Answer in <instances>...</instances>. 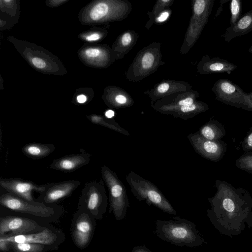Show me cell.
I'll use <instances>...</instances> for the list:
<instances>
[{"mask_svg": "<svg viewBox=\"0 0 252 252\" xmlns=\"http://www.w3.org/2000/svg\"><path fill=\"white\" fill-rule=\"evenodd\" d=\"M216 192L208 198V217L215 228L232 237L246 228H252V196L248 190L235 188L225 181L216 180Z\"/></svg>", "mask_w": 252, "mask_h": 252, "instance_id": "1", "label": "cell"}, {"mask_svg": "<svg viewBox=\"0 0 252 252\" xmlns=\"http://www.w3.org/2000/svg\"><path fill=\"white\" fill-rule=\"evenodd\" d=\"M173 219L156 220L155 233L158 237L180 247H195L206 243L203 235L193 222L178 216Z\"/></svg>", "mask_w": 252, "mask_h": 252, "instance_id": "2", "label": "cell"}, {"mask_svg": "<svg viewBox=\"0 0 252 252\" xmlns=\"http://www.w3.org/2000/svg\"><path fill=\"white\" fill-rule=\"evenodd\" d=\"M126 179L131 192L138 201H145L149 205L154 206L164 213L176 215L172 205L153 183L133 171L126 175Z\"/></svg>", "mask_w": 252, "mask_h": 252, "instance_id": "3", "label": "cell"}, {"mask_svg": "<svg viewBox=\"0 0 252 252\" xmlns=\"http://www.w3.org/2000/svg\"><path fill=\"white\" fill-rule=\"evenodd\" d=\"M101 175L108 190L109 211L116 220H121L125 218L129 206L125 186L117 175L105 165L101 167Z\"/></svg>", "mask_w": 252, "mask_h": 252, "instance_id": "4", "label": "cell"}, {"mask_svg": "<svg viewBox=\"0 0 252 252\" xmlns=\"http://www.w3.org/2000/svg\"><path fill=\"white\" fill-rule=\"evenodd\" d=\"M212 90L216 99L225 104L247 111H252V99L246 93L231 81L220 79L215 83Z\"/></svg>", "mask_w": 252, "mask_h": 252, "instance_id": "5", "label": "cell"}, {"mask_svg": "<svg viewBox=\"0 0 252 252\" xmlns=\"http://www.w3.org/2000/svg\"><path fill=\"white\" fill-rule=\"evenodd\" d=\"M105 183L91 181L85 183L80 197V204L87 211L96 217L105 213L108 204Z\"/></svg>", "mask_w": 252, "mask_h": 252, "instance_id": "6", "label": "cell"}, {"mask_svg": "<svg viewBox=\"0 0 252 252\" xmlns=\"http://www.w3.org/2000/svg\"><path fill=\"white\" fill-rule=\"evenodd\" d=\"M0 204L9 210L38 217H50L55 212L53 207L42 202L32 203L7 192L1 194Z\"/></svg>", "mask_w": 252, "mask_h": 252, "instance_id": "7", "label": "cell"}, {"mask_svg": "<svg viewBox=\"0 0 252 252\" xmlns=\"http://www.w3.org/2000/svg\"><path fill=\"white\" fill-rule=\"evenodd\" d=\"M188 138L197 154L212 161L218 162L220 160L227 151V144L223 141L208 140L196 132L189 134Z\"/></svg>", "mask_w": 252, "mask_h": 252, "instance_id": "8", "label": "cell"}, {"mask_svg": "<svg viewBox=\"0 0 252 252\" xmlns=\"http://www.w3.org/2000/svg\"><path fill=\"white\" fill-rule=\"evenodd\" d=\"M0 186L6 192L32 203H37L32 197V192H43L46 184L40 185L20 178H0Z\"/></svg>", "mask_w": 252, "mask_h": 252, "instance_id": "9", "label": "cell"}, {"mask_svg": "<svg viewBox=\"0 0 252 252\" xmlns=\"http://www.w3.org/2000/svg\"><path fill=\"white\" fill-rule=\"evenodd\" d=\"M80 184L77 180L46 183L45 190L40 193V202L46 205L55 203L71 195Z\"/></svg>", "mask_w": 252, "mask_h": 252, "instance_id": "10", "label": "cell"}, {"mask_svg": "<svg viewBox=\"0 0 252 252\" xmlns=\"http://www.w3.org/2000/svg\"><path fill=\"white\" fill-rule=\"evenodd\" d=\"M38 227L39 225L35 221L25 218L7 216L0 218V236L8 232H11V234H26Z\"/></svg>", "mask_w": 252, "mask_h": 252, "instance_id": "11", "label": "cell"}, {"mask_svg": "<svg viewBox=\"0 0 252 252\" xmlns=\"http://www.w3.org/2000/svg\"><path fill=\"white\" fill-rule=\"evenodd\" d=\"M91 157V154L85 152L66 155L54 159L50 165V168L63 172H72L88 164Z\"/></svg>", "mask_w": 252, "mask_h": 252, "instance_id": "12", "label": "cell"}, {"mask_svg": "<svg viewBox=\"0 0 252 252\" xmlns=\"http://www.w3.org/2000/svg\"><path fill=\"white\" fill-rule=\"evenodd\" d=\"M0 239L9 243H31L50 245L57 239L56 235L47 228L41 231L32 234H11L0 236Z\"/></svg>", "mask_w": 252, "mask_h": 252, "instance_id": "13", "label": "cell"}, {"mask_svg": "<svg viewBox=\"0 0 252 252\" xmlns=\"http://www.w3.org/2000/svg\"><path fill=\"white\" fill-rule=\"evenodd\" d=\"M93 225L89 216L83 212L78 217L73 230V237L75 244L83 248L88 244L93 232Z\"/></svg>", "mask_w": 252, "mask_h": 252, "instance_id": "14", "label": "cell"}, {"mask_svg": "<svg viewBox=\"0 0 252 252\" xmlns=\"http://www.w3.org/2000/svg\"><path fill=\"white\" fill-rule=\"evenodd\" d=\"M252 31V9L242 15L233 26L228 27L221 37L229 43L232 39L244 35Z\"/></svg>", "mask_w": 252, "mask_h": 252, "instance_id": "15", "label": "cell"}, {"mask_svg": "<svg viewBox=\"0 0 252 252\" xmlns=\"http://www.w3.org/2000/svg\"><path fill=\"white\" fill-rule=\"evenodd\" d=\"M208 109V106L206 104L199 102L188 105L174 107L173 108L161 109L158 111L186 120Z\"/></svg>", "mask_w": 252, "mask_h": 252, "instance_id": "16", "label": "cell"}, {"mask_svg": "<svg viewBox=\"0 0 252 252\" xmlns=\"http://www.w3.org/2000/svg\"><path fill=\"white\" fill-rule=\"evenodd\" d=\"M202 72L205 73H226L230 74L237 66L227 61L218 57L210 58L206 56L203 60Z\"/></svg>", "mask_w": 252, "mask_h": 252, "instance_id": "17", "label": "cell"}, {"mask_svg": "<svg viewBox=\"0 0 252 252\" xmlns=\"http://www.w3.org/2000/svg\"><path fill=\"white\" fill-rule=\"evenodd\" d=\"M55 149V146L51 144L32 142L24 145L22 151L28 158L40 159L49 156Z\"/></svg>", "mask_w": 252, "mask_h": 252, "instance_id": "18", "label": "cell"}, {"mask_svg": "<svg viewBox=\"0 0 252 252\" xmlns=\"http://www.w3.org/2000/svg\"><path fill=\"white\" fill-rule=\"evenodd\" d=\"M208 140L219 141L226 135L224 126L216 120H211L203 125L196 132Z\"/></svg>", "mask_w": 252, "mask_h": 252, "instance_id": "19", "label": "cell"}, {"mask_svg": "<svg viewBox=\"0 0 252 252\" xmlns=\"http://www.w3.org/2000/svg\"><path fill=\"white\" fill-rule=\"evenodd\" d=\"M87 118L94 124L106 127L126 136L130 135L128 131L121 126L118 123L113 120L107 119L101 115L94 114L87 116Z\"/></svg>", "mask_w": 252, "mask_h": 252, "instance_id": "20", "label": "cell"}, {"mask_svg": "<svg viewBox=\"0 0 252 252\" xmlns=\"http://www.w3.org/2000/svg\"><path fill=\"white\" fill-rule=\"evenodd\" d=\"M15 252H42L44 246L43 245L31 243H10Z\"/></svg>", "mask_w": 252, "mask_h": 252, "instance_id": "21", "label": "cell"}, {"mask_svg": "<svg viewBox=\"0 0 252 252\" xmlns=\"http://www.w3.org/2000/svg\"><path fill=\"white\" fill-rule=\"evenodd\" d=\"M236 166L243 171L252 174V151L246 152L235 161Z\"/></svg>", "mask_w": 252, "mask_h": 252, "instance_id": "22", "label": "cell"}, {"mask_svg": "<svg viewBox=\"0 0 252 252\" xmlns=\"http://www.w3.org/2000/svg\"><path fill=\"white\" fill-rule=\"evenodd\" d=\"M242 1L240 0H232L230 4V26L234 25L242 16Z\"/></svg>", "mask_w": 252, "mask_h": 252, "instance_id": "23", "label": "cell"}, {"mask_svg": "<svg viewBox=\"0 0 252 252\" xmlns=\"http://www.w3.org/2000/svg\"><path fill=\"white\" fill-rule=\"evenodd\" d=\"M109 7L105 3H99L91 10L90 17L94 21H98L104 17L108 13Z\"/></svg>", "mask_w": 252, "mask_h": 252, "instance_id": "24", "label": "cell"}, {"mask_svg": "<svg viewBox=\"0 0 252 252\" xmlns=\"http://www.w3.org/2000/svg\"><path fill=\"white\" fill-rule=\"evenodd\" d=\"M241 147L245 152L252 151V126L250 128L245 137L243 139Z\"/></svg>", "mask_w": 252, "mask_h": 252, "instance_id": "25", "label": "cell"}, {"mask_svg": "<svg viewBox=\"0 0 252 252\" xmlns=\"http://www.w3.org/2000/svg\"><path fill=\"white\" fill-rule=\"evenodd\" d=\"M154 62L153 55L150 53H147L142 57L141 64L143 68L147 69L152 67Z\"/></svg>", "mask_w": 252, "mask_h": 252, "instance_id": "26", "label": "cell"}, {"mask_svg": "<svg viewBox=\"0 0 252 252\" xmlns=\"http://www.w3.org/2000/svg\"><path fill=\"white\" fill-rule=\"evenodd\" d=\"M101 54L100 51L97 48H88L85 51V55L88 58H94L98 57Z\"/></svg>", "mask_w": 252, "mask_h": 252, "instance_id": "27", "label": "cell"}, {"mask_svg": "<svg viewBox=\"0 0 252 252\" xmlns=\"http://www.w3.org/2000/svg\"><path fill=\"white\" fill-rule=\"evenodd\" d=\"M32 64L36 68L43 69L46 66L45 62L39 58L35 57L32 60Z\"/></svg>", "mask_w": 252, "mask_h": 252, "instance_id": "28", "label": "cell"}, {"mask_svg": "<svg viewBox=\"0 0 252 252\" xmlns=\"http://www.w3.org/2000/svg\"><path fill=\"white\" fill-rule=\"evenodd\" d=\"M193 98L191 97H186L185 99H181L177 102V106L175 107H180L182 106L188 105L194 103Z\"/></svg>", "mask_w": 252, "mask_h": 252, "instance_id": "29", "label": "cell"}, {"mask_svg": "<svg viewBox=\"0 0 252 252\" xmlns=\"http://www.w3.org/2000/svg\"><path fill=\"white\" fill-rule=\"evenodd\" d=\"M115 101L119 105H125L127 102L126 97L122 94L117 95L115 98Z\"/></svg>", "mask_w": 252, "mask_h": 252, "instance_id": "30", "label": "cell"}, {"mask_svg": "<svg viewBox=\"0 0 252 252\" xmlns=\"http://www.w3.org/2000/svg\"><path fill=\"white\" fill-rule=\"evenodd\" d=\"M131 36L130 33H125L122 36V43L124 46L128 45L131 41Z\"/></svg>", "mask_w": 252, "mask_h": 252, "instance_id": "31", "label": "cell"}, {"mask_svg": "<svg viewBox=\"0 0 252 252\" xmlns=\"http://www.w3.org/2000/svg\"><path fill=\"white\" fill-rule=\"evenodd\" d=\"M131 252H152L145 245L138 246L134 247Z\"/></svg>", "mask_w": 252, "mask_h": 252, "instance_id": "32", "label": "cell"}, {"mask_svg": "<svg viewBox=\"0 0 252 252\" xmlns=\"http://www.w3.org/2000/svg\"><path fill=\"white\" fill-rule=\"evenodd\" d=\"M10 243L0 239V250L2 252H6L9 250Z\"/></svg>", "mask_w": 252, "mask_h": 252, "instance_id": "33", "label": "cell"}, {"mask_svg": "<svg viewBox=\"0 0 252 252\" xmlns=\"http://www.w3.org/2000/svg\"><path fill=\"white\" fill-rule=\"evenodd\" d=\"M169 89V85L166 83H163L160 84L158 87V91L159 93H164L167 91Z\"/></svg>", "mask_w": 252, "mask_h": 252, "instance_id": "34", "label": "cell"}, {"mask_svg": "<svg viewBox=\"0 0 252 252\" xmlns=\"http://www.w3.org/2000/svg\"><path fill=\"white\" fill-rule=\"evenodd\" d=\"M100 38V35L97 33H94L88 35L86 37V39L89 41H93L98 40Z\"/></svg>", "mask_w": 252, "mask_h": 252, "instance_id": "35", "label": "cell"}, {"mask_svg": "<svg viewBox=\"0 0 252 252\" xmlns=\"http://www.w3.org/2000/svg\"><path fill=\"white\" fill-rule=\"evenodd\" d=\"M168 16L169 13L167 12H163L157 18V20L159 22H163L168 18Z\"/></svg>", "mask_w": 252, "mask_h": 252, "instance_id": "36", "label": "cell"}, {"mask_svg": "<svg viewBox=\"0 0 252 252\" xmlns=\"http://www.w3.org/2000/svg\"><path fill=\"white\" fill-rule=\"evenodd\" d=\"M87 98L86 96L84 94H80L77 96V101L79 103L82 104L86 102Z\"/></svg>", "mask_w": 252, "mask_h": 252, "instance_id": "37", "label": "cell"}, {"mask_svg": "<svg viewBox=\"0 0 252 252\" xmlns=\"http://www.w3.org/2000/svg\"><path fill=\"white\" fill-rule=\"evenodd\" d=\"M106 116L110 118L114 115V112L112 110H108L105 113Z\"/></svg>", "mask_w": 252, "mask_h": 252, "instance_id": "38", "label": "cell"}, {"mask_svg": "<svg viewBox=\"0 0 252 252\" xmlns=\"http://www.w3.org/2000/svg\"><path fill=\"white\" fill-rule=\"evenodd\" d=\"M248 51H249L250 53L252 54V46H251L249 48V49H248Z\"/></svg>", "mask_w": 252, "mask_h": 252, "instance_id": "39", "label": "cell"}, {"mask_svg": "<svg viewBox=\"0 0 252 252\" xmlns=\"http://www.w3.org/2000/svg\"><path fill=\"white\" fill-rule=\"evenodd\" d=\"M250 95H251V98H252V92L250 93Z\"/></svg>", "mask_w": 252, "mask_h": 252, "instance_id": "40", "label": "cell"}]
</instances>
